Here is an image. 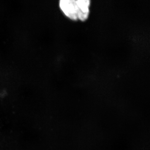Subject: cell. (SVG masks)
Masks as SVG:
<instances>
[{
    "label": "cell",
    "mask_w": 150,
    "mask_h": 150,
    "mask_svg": "<svg viewBox=\"0 0 150 150\" xmlns=\"http://www.w3.org/2000/svg\"><path fill=\"white\" fill-rule=\"evenodd\" d=\"M59 7L68 18L74 21L78 20L76 0H59Z\"/></svg>",
    "instance_id": "cell-1"
},
{
    "label": "cell",
    "mask_w": 150,
    "mask_h": 150,
    "mask_svg": "<svg viewBox=\"0 0 150 150\" xmlns=\"http://www.w3.org/2000/svg\"><path fill=\"white\" fill-rule=\"evenodd\" d=\"M91 0H76L77 19L81 21H85L89 17Z\"/></svg>",
    "instance_id": "cell-2"
}]
</instances>
